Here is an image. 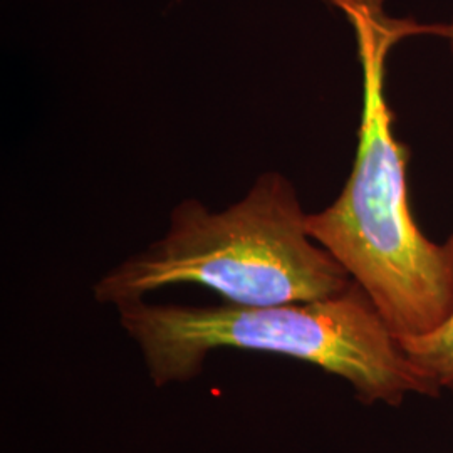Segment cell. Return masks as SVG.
Listing matches in <instances>:
<instances>
[{
    "instance_id": "1",
    "label": "cell",
    "mask_w": 453,
    "mask_h": 453,
    "mask_svg": "<svg viewBox=\"0 0 453 453\" xmlns=\"http://www.w3.org/2000/svg\"><path fill=\"white\" fill-rule=\"evenodd\" d=\"M355 29L363 78L357 160L338 200L308 215L312 241L324 247L368 294L391 333L423 336L453 314V235L428 241L408 203L410 151L393 134L387 58L423 26L389 17L385 0H327Z\"/></svg>"
},
{
    "instance_id": "2",
    "label": "cell",
    "mask_w": 453,
    "mask_h": 453,
    "mask_svg": "<svg viewBox=\"0 0 453 453\" xmlns=\"http://www.w3.org/2000/svg\"><path fill=\"white\" fill-rule=\"evenodd\" d=\"M116 309L157 388L192 381L217 349H242L311 363L348 381L366 405L396 406L410 393H441L355 280L346 291L311 303L202 308L143 299Z\"/></svg>"
},
{
    "instance_id": "3",
    "label": "cell",
    "mask_w": 453,
    "mask_h": 453,
    "mask_svg": "<svg viewBox=\"0 0 453 453\" xmlns=\"http://www.w3.org/2000/svg\"><path fill=\"white\" fill-rule=\"evenodd\" d=\"M291 181L265 172L241 202L211 211L188 198L160 241L103 275L93 294L114 308L175 284H198L237 306L311 303L346 291L353 279L308 232Z\"/></svg>"
},
{
    "instance_id": "4",
    "label": "cell",
    "mask_w": 453,
    "mask_h": 453,
    "mask_svg": "<svg viewBox=\"0 0 453 453\" xmlns=\"http://www.w3.org/2000/svg\"><path fill=\"white\" fill-rule=\"evenodd\" d=\"M398 341L410 359L437 383L438 388L453 391V314L428 334Z\"/></svg>"
},
{
    "instance_id": "5",
    "label": "cell",
    "mask_w": 453,
    "mask_h": 453,
    "mask_svg": "<svg viewBox=\"0 0 453 453\" xmlns=\"http://www.w3.org/2000/svg\"><path fill=\"white\" fill-rule=\"evenodd\" d=\"M423 34H435L450 41L453 50V22L452 24H438V26H423Z\"/></svg>"
}]
</instances>
